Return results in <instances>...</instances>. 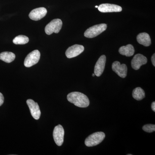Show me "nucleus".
Returning a JSON list of instances; mask_svg holds the SVG:
<instances>
[{
	"label": "nucleus",
	"instance_id": "f8f14e48",
	"mask_svg": "<svg viewBox=\"0 0 155 155\" xmlns=\"http://www.w3.org/2000/svg\"><path fill=\"white\" fill-rule=\"evenodd\" d=\"M98 9L102 13L119 12L122 11V8L120 6L110 4H101L98 7Z\"/></svg>",
	"mask_w": 155,
	"mask_h": 155
},
{
	"label": "nucleus",
	"instance_id": "2eb2a0df",
	"mask_svg": "<svg viewBox=\"0 0 155 155\" xmlns=\"http://www.w3.org/2000/svg\"><path fill=\"white\" fill-rule=\"evenodd\" d=\"M119 51L122 55L129 57L133 55L135 50L132 45L129 44L121 47L119 49Z\"/></svg>",
	"mask_w": 155,
	"mask_h": 155
},
{
	"label": "nucleus",
	"instance_id": "a211bd4d",
	"mask_svg": "<svg viewBox=\"0 0 155 155\" xmlns=\"http://www.w3.org/2000/svg\"><path fill=\"white\" fill-rule=\"evenodd\" d=\"M13 41L15 45H25L28 42L29 38L25 35H19L16 37Z\"/></svg>",
	"mask_w": 155,
	"mask_h": 155
},
{
	"label": "nucleus",
	"instance_id": "20e7f679",
	"mask_svg": "<svg viewBox=\"0 0 155 155\" xmlns=\"http://www.w3.org/2000/svg\"><path fill=\"white\" fill-rule=\"evenodd\" d=\"M63 25V22L61 19H53L45 28V33L48 35H51L53 33H58L60 32Z\"/></svg>",
	"mask_w": 155,
	"mask_h": 155
},
{
	"label": "nucleus",
	"instance_id": "39448f33",
	"mask_svg": "<svg viewBox=\"0 0 155 155\" xmlns=\"http://www.w3.org/2000/svg\"><path fill=\"white\" fill-rule=\"evenodd\" d=\"M40 56V53L38 50H35L31 52L25 58L24 66L26 67H30L35 65L39 61Z\"/></svg>",
	"mask_w": 155,
	"mask_h": 155
},
{
	"label": "nucleus",
	"instance_id": "9b49d317",
	"mask_svg": "<svg viewBox=\"0 0 155 155\" xmlns=\"http://www.w3.org/2000/svg\"><path fill=\"white\" fill-rule=\"evenodd\" d=\"M47 13V10L45 8H37L31 11L29 17L34 21H38L44 18Z\"/></svg>",
	"mask_w": 155,
	"mask_h": 155
},
{
	"label": "nucleus",
	"instance_id": "aec40b11",
	"mask_svg": "<svg viewBox=\"0 0 155 155\" xmlns=\"http://www.w3.org/2000/svg\"><path fill=\"white\" fill-rule=\"evenodd\" d=\"M4 102V97L3 96L2 94L0 92V106L3 104Z\"/></svg>",
	"mask_w": 155,
	"mask_h": 155
},
{
	"label": "nucleus",
	"instance_id": "9d476101",
	"mask_svg": "<svg viewBox=\"0 0 155 155\" xmlns=\"http://www.w3.org/2000/svg\"><path fill=\"white\" fill-rule=\"evenodd\" d=\"M147 62V59L146 57L141 54H137L131 61V67L134 70H138L142 65L146 64Z\"/></svg>",
	"mask_w": 155,
	"mask_h": 155
},
{
	"label": "nucleus",
	"instance_id": "423d86ee",
	"mask_svg": "<svg viewBox=\"0 0 155 155\" xmlns=\"http://www.w3.org/2000/svg\"><path fill=\"white\" fill-rule=\"evenodd\" d=\"M64 130L62 125H59L54 127L53 131V137L56 144L61 146L64 141Z\"/></svg>",
	"mask_w": 155,
	"mask_h": 155
},
{
	"label": "nucleus",
	"instance_id": "4468645a",
	"mask_svg": "<svg viewBox=\"0 0 155 155\" xmlns=\"http://www.w3.org/2000/svg\"><path fill=\"white\" fill-rule=\"evenodd\" d=\"M137 40L140 44L145 47H148L151 44L149 35L145 32L140 33L137 37Z\"/></svg>",
	"mask_w": 155,
	"mask_h": 155
},
{
	"label": "nucleus",
	"instance_id": "dca6fc26",
	"mask_svg": "<svg viewBox=\"0 0 155 155\" xmlns=\"http://www.w3.org/2000/svg\"><path fill=\"white\" fill-rule=\"evenodd\" d=\"M15 54L10 52H3L0 54V60L7 63H10L15 60Z\"/></svg>",
	"mask_w": 155,
	"mask_h": 155
},
{
	"label": "nucleus",
	"instance_id": "f257e3e1",
	"mask_svg": "<svg viewBox=\"0 0 155 155\" xmlns=\"http://www.w3.org/2000/svg\"><path fill=\"white\" fill-rule=\"evenodd\" d=\"M67 98L69 102L81 108L87 107L89 105L90 101L86 95L79 92H73L67 95Z\"/></svg>",
	"mask_w": 155,
	"mask_h": 155
},
{
	"label": "nucleus",
	"instance_id": "f3484780",
	"mask_svg": "<svg viewBox=\"0 0 155 155\" xmlns=\"http://www.w3.org/2000/svg\"><path fill=\"white\" fill-rule=\"evenodd\" d=\"M132 96L134 99L137 101H141L145 97V94L144 91L141 87H137L132 92Z\"/></svg>",
	"mask_w": 155,
	"mask_h": 155
},
{
	"label": "nucleus",
	"instance_id": "6e6552de",
	"mask_svg": "<svg viewBox=\"0 0 155 155\" xmlns=\"http://www.w3.org/2000/svg\"><path fill=\"white\" fill-rule=\"evenodd\" d=\"M26 103L30 110L31 116L34 119L38 120L40 117L41 113L38 103L31 99L27 100Z\"/></svg>",
	"mask_w": 155,
	"mask_h": 155
},
{
	"label": "nucleus",
	"instance_id": "1a4fd4ad",
	"mask_svg": "<svg viewBox=\"0 0 155 155\" xmlns=\"http://www.w3.org/2000/svg\"><path fill=\"white\" fill-rule=\"evenodd\" d=\"M84 51L83 46L75 45L67 49L66 52V55L67 58H72L77 57Z\"/></svg>",
	"mask_w": 155,
	"mask_h": 155
},
{
	"label": "nucleus",
	"instance_id": "b1692460",
	"mask_svg": "<svg viewBox=\"0 0 155 155\" xmlns=\"http://www.w3.org/2000/svg\"><path fill=\"white\" fill-rule=\"evenodd\" d=\"M98 6H95V8H98Z\"/></svg>",
	"mask_w": 155,
	"mask_h": 155
},
{
	"label": "nucleus",
	"instance_id": "393cba45",
	"mask_svg": "<svg viewBox=\"0 0 155 155\" xmlns=\"http://www.w3.org/2000/svg\"><path fill=\"white\" fill-rule=\"evenodd\" d=\"M132 155V154H127V155Z\"/></svg>",
	"mask_w": 155,
	"mask_h": 155
},
{
	"label": "nucleus",
	"instance_id": "7ed1b4c3",
	"mask_svg": "<svg viewBox=\"0 0 155 155\" xmlns=\"http://www.w3.org/2000/svg\"><path fill=\"white\" fill-rule=\"evenodd\" d=\"M107 28V24H98L87 28L84 32V35L87 38H93L104 32Z\"/></svg>",
	"mask_w": 155,
	"mask_h": 155
},
{
	"label": "nucleus",
	"instance_id": "f03ea898",
	"mask_svg": "<svg viewBox=\"0 0 155 155\" xmlns=\"http://www.w3.org/2000/svg\"><path fill=\"white\" fill-rule=\"evenodd\" d=\"M105 137V134L103 132H97L92 134L85 140V145L88 147L95 146L101 143Z\"/></svg>",
	"mask_w": 155,
	"mask_h": 155
},
{
	"label": "nucleus",
	"instance_id": "ddd939ff",
	"mask_svg": "<svg viewBox=\"0 0 155 155\" xmlns=\"http://www.w3.org/2000/svg\"><path fill=\"white\" fill-rule=\"evenodd\" d=\"M106 62L105 55H102L97 61L94 67V74L97 77L101 75L104 70Z\"/></svg>",
	"mask_w": 155,
	"mask_h": 155
},
{
	"label": "nucleus",
	"instance_id": "5701e85b",
	"mask_svg": "<svg viewBox=\"0 0 155 155\" xmlns=\"http://www.w3.org/2000/svg\"><path fill=\"white\" fill-rule=\"evenodd\" d=\"M94 75H95V74H94H94H92V76H94Z\"/></svg>",
	"mask_w": 155,
	"mask_h": 155
},
{
	"label": "nucleus",
	"instance_id": "4be33fe9",
	"mask_svg": "<svg viewBox=\"0 0 155 155\" xmlns=\"http://www.w3.org/2000/svg\"><path fill=\"white\" fill-rule=\"evenodd\" d=\"M151 108L152 109L153 111L155 112V102H153L151 105Z\"/></svg>",
	"mask_w": 155,
	"mask_h": 155
},
{
	"label": "nucleus",
	"instance_id": "6ab92c4d",
	"mask_svg": "<svg viewBox=\"0 0 155 155\" xmlns=\"http://www.w3.org/2000/svg\"><path fill=\"white\" fill-rule=\"evenodd\" d=\"M143 130L148 133H152L155 131V125L152 124H147L142 127Z\"/></svg>",
	"mask_w": 155,
	"mask_h": 155
},
{
	"label": "nucleus",
	"instance_id": "0eeeda50",
	"mask_svg": "<svg viewBox=\"0 0 155 155\" xmlns=\"http://www.w3.org/2000/svg\"><path fill=\"white\" fill-rule=\"evenodd\" d=\"M112 69L119 77L125 78L127 74V67L125 64L121 65L119 61H115L112 66Z\"/></svg>",
	"mask_w": 155,
	"mask_h": 155
},
{
	"label": "nucleus",
	"instance_id": "412c9836",
	"mask_svg": "<svg viewBox=\"0 0 155 155\" xmlns=\"http://www.w3.org/2000/svg\"><path fill=\"white\" fill-rule=\"evenodd\" d=\"M152 63L154 66H155V54H154L151 58Z\"/></svg>",
	"mask_w": 155,
	"mask_h": 155
}]
</instances>
